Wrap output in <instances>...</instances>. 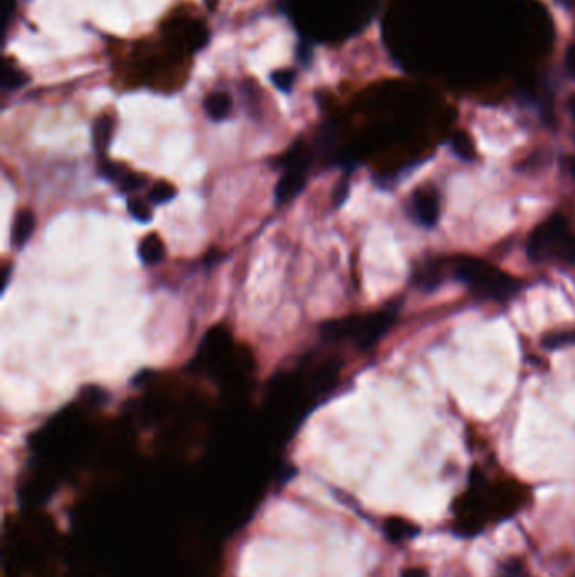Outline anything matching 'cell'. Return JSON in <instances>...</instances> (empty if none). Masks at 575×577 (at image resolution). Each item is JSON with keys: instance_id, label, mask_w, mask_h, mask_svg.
<instances>
[{"instance_id": "cell-1", "label": "cell", "mask_w": 575, "mask_h": 577, "mask_svg": "<svg viewBox=\"0 0 575 577\" xmlns=\"http://www.w3.org/2000/svg\"><path fill=\"white\" fill-rule=\"evenodd\" d=\"M449 265L452 275L482 301L505 302L520 292V282L515 277L477 257H456Z\"/></svg>"}, {"instance_id": "cell-2", "label": "cell", "mask_w": 575, "mask_h": 577, "mask_svg": "<svg viewBox=\"0 0 575 577\" xmlns=\"http://www.w3.org/2000/svg\"><path fill=\"white\" fill-rule=\"evenodd\" d=\"M527 254L536 264H575V233L564 214H552L531 231L527 242Z\"/></svg>"}, {"instance_id": "cell-3", "label": "cell", "mask_w": 575, "mask_h": 577, "mask_svg": "<svg viewBox=\"0 0 575 577\" xmlns=\"http://www.w3.org/2000/svg\"><path fill=\"white\" fill-rule=\"evenodd\" d=\"M397 313L392 309L366 316V318H352L344 321H336L324 328L329 338H352L361 349L371 348L381 336L395 323Z\"/></svg>"}, {"instance_id": "cell-4", "label": "cell", "mask_w": 575, "mask_h": 577, "mask_svg": "<svg viewBox=\"0 0 575 577\" xmlns=\"http://www.w3.org/2000/svg\"><path fill=\"white\" fill-rule=\"evenodd\" d=\"M410 212H412L414 220L421 223L425 228H432V226L437 225L440 216L437 193L430 188L417 189L412 195V200H410Z\"/></svg>"}, {"instance_id": "cell-5", "label": "cell", "mask_w": 575, "mask_h": 577, "mask_svg": "<svg viewBox=\"0 0 575 577\" xmlns=\"http://www.w3.org/2000/svg\"><path fill=\"white\" fill-rule=\"evenodd\" d=\"M305 188V176L300 169H291L280 178L275 186V200L279 203H287L300 195L302 189Z\"/></svg>"}, {"instance_id": "cell-6", "label": "cell", "mask_w": 575, "mask_h": 577, "mask_svg": "<svg viewBox=\"0 0 575 577\" xmlns=\"http://www.w3.org/2000/svg\"><path fill=\"white\" fill-rule=\"evenodd\" d=\"M36 226V216L31 209H20V212L15 214L14 218V225H12V245L15 248H22L31 238L32 231H34Z\"/></svg>"}, {"instance_id": "cell-7", "label": "cell", "mask_w": 575, "mask_h": 577, "mask_svg": "<svg viewBox=\"0 0 575 577\" xmlns=\"http://www.w3.org/2000/svg\"><path fill=\"white\" fill-rule=\"evenodd\" d=\"M232 98L225 91H213L203 102L206 115L215 122L225 120L230 115V112H232Z\"/></svg>"}, {"instance_id": "cell-8", "label": "cell", "mask_w": 575, "mask_h": 577, "mask_svg": "<svg viewBox=\"0 0 575 577\" xmlns=\"http://www.w3.org/2000/svg\"><path fill=\"white\" fill-rule=\"evenodd\" d=\"M166 255V248H164L162 240L155 233L147 235L138 245V257L145 265H157Z\"/></svg>"}, {"instance_id": "cell-9", "label": "cell", "mask_w": 575, "mask_h": 577, "mask_svg": "<svg viewBox=\"0 0 575 577\" xmlns=\"http://www.w3.org/2000/svg\"><path fill=\"white\" fill-rule=\"evenodd\" d=\"M113 134V120L108 115H102L93 124V147L96 154L103 157L107 153L108 145H110Z\"/></svg>"}, {"instance_id": "cell-10", "label": "cell", "mask_w": 575, "mask_h": 577, "mask_svg": "<svg viewBox=\"0 0 575 577\" xmlns=\"http://www.w3.org/2000/svg\"><path fill=\"white\" fill-rule=\"evenodd\" d=\"M385 533L392 542H402L415 537L418 533V529L402 518H388L385 524Z\"/></svg>"}, {"instance_id": "cell-11", "label": "cell", "mask_w": 575, "mask_h": 577, "mask_svg": "<svg viewBox=\"0 0 575 577\" xmlns=\"http://www.w3.org/2000/svg\"><path fill=\"white\" fill-rule=\"evenodd\" d=\"M452 149L464 161H474L476 159V149H474L471 137L465 132H456L452 136Z\"/></svg>"}, {"instance_id": "cell-12", "label": "cell", "mask_w": 575, "mask_h": 577, "mask_svg": "<svg viewBox=\"0 0 575 577\" xmlns=\"http://www.w3.org/2000/svg\"><path fill=\"white\" fill-rule=\"evenodd\" d=\"M575 344V330L574 331H555L548 332L541 339V346L547 349H558Z\"/></svg>"}, {"instance_id": "cell-13", "label": "cell", "mask_w": 575, "mask_h": 577, "mask_svg": "<svg viewBox=\"0 0 575 577\" xmlns=\"http://www.w3.org/2000/svg\"><path fill=\"white\" fill-rule=\"evenodd\" d=\"M176 196V188L172 184L166 183V181H159L155 183L152 188H150L149 193V201L152 205H166L169 203L171 200H174Z\"/></svg>"}, {"instance_id": "cell-14", "label": "cell", "mask_w": 575, "mask_h": 577, "mask_svg": "<svg viewBox=\"0 0 575 577\" xmlns=\"http://www.w3.org/2000/svg\"><path fill=\"white\" fill-rule=\"evenodd\" d=\"M29 82V77L26 73H22V71L18 70V68H9V66H6L4 68V74H2V88L6 91H12V90H19L20 86H24L26 83Z\"/></svg>"}, {"instance_id": "cell-15", "label": "cell", "mask_w": 575, "mask_h": 577, "mask_svg": "<svg viewBox=\"0 0 575 577\" xmlns=\"http://www.w3.org/2000/svg\"><path fill=\"white\" fill-rule=\"evenodd\" d=\"M127 208H128L130 216L136 218V220L140 223L150 221V218H152V212H150L149 203H147L145 200H142V197H137V196L130 197Z\"/></svg>"}, {"instance_id": "cell-16", "label": "cell", "mask_w": 575, "mask_h": 577, "mask_svg": "<svg viewBox=\"0 0 575 577\" xmlns=\"http://www.w3.org/2000/svg\"><path fill=\"white\" fill-rule=\"evenodd\" d=\"M145 183H147V179L144 178V176L128 171L127 174H125L124 178L117 183V186H119V191L124 193V195H133V193H137Z\"/></svg>"}, {"instance_id": "cell-17", "label": "cell", "mask_w": 575, "mask_h": 577, "mask_svg": "<svg viewBox=\"0 0 575 577\" xmlns=\"http://www.w3.org/2000/svg\"><path fill=\"white\" fill-rule=\"evenodd\" d=\"M270 79L275 85V88H279L280 91H284V93H291L293 82H296V74H293V71L291 70H279L270 74Z\"/></svg>"}, {"instance_id": "cell-18", "label": "cell", "mask_w": 575, "mask_h": 577, "mask_svg": "<svg viewBox=\"0 0 575 577\" xmlns=\"http://www.w3.org/2000/svg\"><path fill=\"white\" fill-rule=\"evenodd\" d=\"M100 172H102V176L105 179L112 181V183H119V181L124 178L128 171L125 169V166H121V164L103 162L102 166H100Z\"/></svg>"}, {"instance_id": "cell-19", "label": "cell", "mask_w": 575, "mask_h": 577, "mask_svg": "<svg viewBox=\"0 0 575 577\" xmlns=\"http://www.w3.org/2000/svg\"><path fill=\"white\" fill-rule=\"evenodd\" d=\"M565 61H567V68H569L570 73L575 77V43L570 44V48L567 49Z\"/></svg>"}, {"instance_id": "cell-20", "label": "cell", "mask_w": 575, "mask_h": 577, "mask_svg": "<svg viewBox=\"0 0 575 577\" xmlns=\"http://www.w3.org/2000/svg\"><path fill=\"white\" fill-rule=\"evenodd\" d=\"M402 577H427V572L422 567H409L402 572Z\"/></svg>"}, {"instance_id": "cell-21", "label": "cell", "mask_w": 575, "mask_h": 577, "mask_svg": "<svg viewBox=\"0 0 575 577\" xmlns=\"http://www.w3.org/2000/svg\"><path fill=\"white\" fill-rule=\"evenodd\" d=\"M558 6L565 7V9H574L575 7V0H555Z\"/></svg>"}, {"instance_id": "cell-22", "label": "cell", "mask_w": 575, "mask_h": 577, "mask_svg": "<svg viewBox=\"0 0 575 577\" xmlns=\"http://www.w3.org/2000/svg\"><path fill=\"white\" fill-rule=\"evenodd\" d=\"M569 110H570V113H572V117H574V120H575V95H572L569 98Z\"/></svg>"}, {"instance_id": "cell-23", "label": "cell", "mask_w": 575, "mask_h": 577, "mask_svg": "<svg viewBox=\"0 0 575 577\" xmlns=\"http://www.w3.org/2000/svg\"><path fill=\"white\" fill-rule=\"evenodd\" d=\"M569 171L572 172V174L575 176V157H572V159H570V161H569Z\"/></svg>"}]
</instances>
